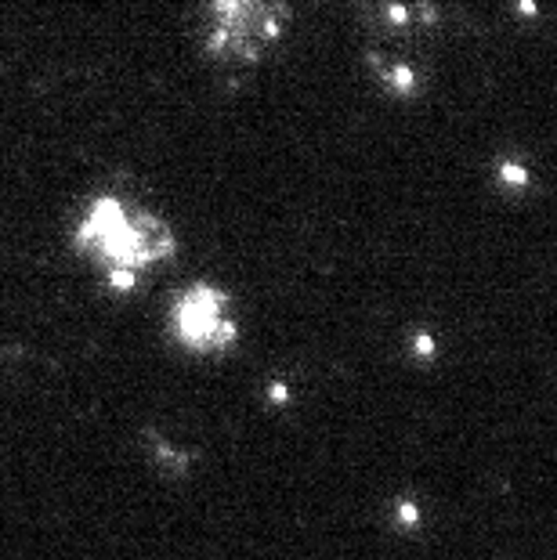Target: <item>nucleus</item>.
I'll return each instance as SVG.
<instances>
[{"label": "nucleus", "mask_w": 557, "mask_h": 560, "mask_svg": "<svg viewBox=\"0 0 557 560\" xmlns=\"http://www.w3.org/2000/svg\"><path fill=\"white\" fill-rule=\"evenodd\" d=\"M500 178H503V185L524 188V185H529V170L518 167V163H503V167H500Z\"/></svg>", "instance_id": "obj_5"}, {"label": "nucleus", "mask_w": 557, "mask_h": 560, "mask_svg": "<svg viewBox=\"0 0 557 560\" xmlns=\"http://www.w3.org/2000/svg\"><path fill=\"white\" fill-rule=\"evenodd\" d=\"M228 297L214 286H192L174 304V336L196 351H225L239 340V326L225 315Z\"/></svg>", "instance_id": "obj_3"}, {"label": "nucleus", "mask_w": 557, "mask_h": 560, "mask_svg": "<svg viewBox=\"0 0 557 560\" xmlns=\"http://www.w3.org/2000/svg\"><path fill=\"white\" fill-rule=\"evenodd\" d=\"M391 87L398 94H412L417 91V76H412L409 66H391Z\"/></svg>", "instance_id": "obj_4"}, {"label": "nucleus", "mask_w": 557, "mask_h": 560, "mask_svg": "<svg viewBox=\"0 0 557 560\" xmlns=\"http://www.w3.org/2000/svg\"><path fill=\"white\" fill-rule=\"evenodd\" d=\"M417 358H423V362H431L435 358V336L431 333H417Z\"/></svg>", "instance_id": "obj_7"}, {"label": "nucleus", "mask_w": 557, "mask_h": 560, "mask_svg": "<svg viewBox=\"0 0 557 560\" xmlns=\"http://www.w3.org/2000/svg\"><path fill=\"white\" fill-rule=\"evenodd\" d=\"M76 243L94 253L109 275H141L149 264L174 253V235L159 217L131 210L116 196H102L87 206L76 228Z\"/></svg>", "instance_id": "obj_1"}, {"label": "nucleus", "mask_w": 557, "mask_h": 560, "mask_svg": "<svg viewBox=\"0 0 557 560\" xmlns=\"http://www.w3.org/2000/svg\"><path fill=\"white\" fill-rule=\"evenodd\" d=\"M394 514H398V521H402V528H409V532L420 524V510H417V503H409V499H402V503H398V510H394Z\"/></svg>", "instance_id": "obj_6"}, {"label": "nucleus", "mask_w": 557, "mask_h": 560, "mask_svg": "<svg viewBox=\"0 0 557 560\" xmlns=\"http://www.w3.org/2000/svg\"><path fill=\"white\" fill-rule=\"evenodd\" d=\"M268 398H272L275 405H286L290 402V387H286L282 380H275V383H268Z\"/></svg>", "instance_id": "obj_8"}, {"label": "nucleus", "mask_w": 557, "mask_h": 560, "mask_svg": "<svg viewBox=\"0 0 557 560\" xmlns=\"http://www.w3.org/2000/svg\"><path fill=\"white\" fill-rule=\"evenodd\" d=\"M210 8V51L232 62H257L268 44L282 37V0H206Z\"/></svg>", "instance_id": "obj_2"}]
</instances>
